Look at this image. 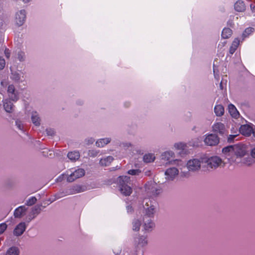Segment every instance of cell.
Segmentation results:
<instances>
[{
	"instance_id": "cell-1",
	"label": "cell",
	"mask_w": 255,
	"mask_h": 255,
	"mask_svg": "<svg viewBox=\"0 0 255 255\" xmlns=\"http://www.w3.org/2000/svg\"><path fill=\"white\" fill-rule=\"evenodd\" d=\"M27 13L25 10L19 11L15 14V22L18 27L22 26L26 22Z\"/></svg>"
},
{
	"instance_id": "cell-2",
	"label": "cell",
	"mask_w": 255,
	"mask_h": 255,
	"mask_svg": "<svg viewBox=\"0 0 255 255\" xmlns=\"http://www.w3.org/2000/svg\"><path fill=\"white\" fill-rule=\"evenodd\" d=\"M85 170H84L83 169L80 168V169L76 170L74 172H73L71 175H70L67 177V181L68 182H72L74 181L75 180H77V179L83 177L85 176Z\"/></svg>"
},
{
	"instance_id": "cell-3",
	"label": "cell",
	"mask_w": 255,
	"mask_h": 255,
	"mask_svg": "<svg viewBox=\"0 0 255 255\" xmlns=\"http://www.w3.org/2000/svg\"><path fill=\"white\" fill-rule=\"evenodd\" d=\"M219 138L215 134L208 135L204 140L205 144L208 146H215L219 143Z\"/></svg>"
},
{
	"instance_id": "cell-4",
	"label": "cell",
	"mask_w": 255,
	"mask_h": 255,
	"mask_svg": "<svg viewBox=\"0 0 255 255\" xmlns=\"http://www.w3.org/2000/svg\"><path fill=\"white\" fill-rule=\"evenodd\" d=\"M187 167L189 170L191 172H197L200 169V162L197 159H192L190 160L187 163Z\"/></svg>"
},
{
	"instance_id": "cell-5",
	"label": "cell",
	"mask_w": 255,
	"mask_h": 255,
	"mask_svg": "<svg viewBox=\"0 0 255 255\" xmlns=\"http://www.w3.org/2000/svg\"><path fill=\"white\" fill-rule=\"evenodd\" d=\"M222 163V160L219 157H212L209 158L207 162L208 165L212 169H216L220 165H221Z\"/></svg>"
},
{
	"instance_id": "cell-6",
	"label": "cell",
	"mask_w": 255,
	"mask_h": 255,
	"mask_svg": "<svg viewBox=\"0 0 255 255\" xmlns=\"http://www.w3.org/2000/svg\"><path fill=\"white\" fill-rule=\"evenodd\" d=\"M240 132L242 135L245 137H250L254 134L253 128L248 125H245L241 126L240 129Z\"/></svg>"
},
{
	"instance_id": "cell-7",
	"label": "cell",
	"mask_w": 255,
	"mask_h": 255,
	"mask_svg": "<svg viewBox=\"0 0 255 255\" xmlns=\"http://www.w3.org/2000/svg\"><path fill=\"white\" fill-rule=\"evenodd\" d=\"M179 174V170L175 167L168 168L165 172V175L167 176V179L170 180H174L177 177Z\"/></svg>"
},
{
	"instance_id": "cell-8",
	"label": "cell",
	"mask_w": 255,
	"mask_h": 255,
	"mask_svg": "<svg viewBox=\"0 0 255 255\" xmlns=\"http://www.w3.org/2000/svg\"><path fill=\"white\" fill-rule=\"evenodd\" d=\"M119 191L123 195L126 196H129L133 192L132 187L126 184H120L119 186Z\"/></svg>"
},
{
	"instance_id": "cell-9",
	"label": "cell",
	"mask_w": 255,
	"mask_h": 255,
	"mask_svg": "<svg viewBox=\"0 0 255 255\" xmlns=\"http://www.w3.org/2000/svg\"><path fill=\"white\" fill-rule=\"evenodd\" d=\"M25 230H26L25 223H20L14 230V234L16 236H21L24 233V232L25 231Z\"/></svg>"
},
{
	"instance_id": "cell-10",
	"label": "cell",
	"mask_w": 255,
	"mask_h": 255,
	"mask_svg": "<svg viewBox=\"0 0 255 255\" xmlns=\"http://www.w3.org/2000/svg\"><path fill=\"white\" fill-rule=\"evenodd\" d=\"M234 9L237 12L243 13L246 11V6L243 1H238L234 5Z\"/></svg>"
},
{
	"instance_id": "cell-11",
	"label": "cell",
	"mask_w": 255,
	"mask_h": 255,
	"mask_svg": "<svg viewBox=\"0 0 255 255\" xmlns=\"http://www.w3.org/2000/svg\"><path fill=\"white\" fill-rule=\"evenodd\" d=\"M111 141V139L110 138L101 139H98L96 142V146L98 148H103L104 146H106L107 145H108L109 143H110Z\"/></svg>"
},
{
	"instance_id": "cell-12",
	"label": "cell",
	"mask_w": 255,
	"mask_h": 255,
	"mask_svg": "<svg viewBox=\"0 0 255 255\" xmlns=\"http://www.w3.org/2000/svg\"><path fill=\"white\" fill-rule=\"evenodd\" d=\"M4 107L6 111L9 113H12L14 111V104H13V103L8 99H7L5 101L4 103Z\"/></svg>"
},
{
	"instance_id": "cell-13",
	"label": "cell",
	"mask_w": 255,
	"mask_h": 255,
	"mask_svg": "<svg viewBox=\"0 0 255 255\" xmlns=\"http://www.w3.org/2000/svg\"><path fill=\"white\" fill-rule=\"evenodd\" d=\"M32 121L33 124L34 125V126L39 127L41 125V118L39 117V115L38 113L36 111H34L32 112Z\"/></svg>"
},
{
	"instance_id": "cell-14",
	"label": "cell",
	"mask_w": 255,
	"mask_h": 255,
	"mask_svg": "<svg viewBox=\"0 0 255 255\" xmlns=\"http://www.w3.org/2000/svg\"><path fill=\"white\" fill-rule=\"evenodd\" d=\"M213 129L215 132L219 133L220 134H224L225 132L224 125L220 123H218L215 124L213 126Z\"/></svg>"
},
{
	"instance_id": "cell-15",
	"label": "cell",
	"mask_w": 255,
	"mask_h": 255,
	"mask_svg": "<svg viewBox=\"0 0 255 255\" xmlns=\"http://www.w3.org/2000/svg\"><path fill=\"white\" fill-rule=\"evenodd\" d=\"M228 108H229V112L230 114L233 118L238 119V118H239V116H240L239 113L234 106L232 104H230Z\"/></svg>"
},
{
	"instance_id": "cell-16",
	"label": "cell",
	"mask_w": 255,
	"mask_h": 255,
	"mask_svg": "<svg viewBox=\"0 0 255 255\" xmlns=\"http://www.w3.org/2000/svg\"><path fill=\"white\" fill-rule=\"evenodd\" d=\"M113 160H114V158L111 156H109L101 159L100 161L99 164L103 167H107L112 163Z\"/></svg>"
},
{
	"instance_id": "cell-17",
	"label": "cell",
	"mask_w": 255,
	"mask_h": 255,
	"mask_svg": "<svg viewBox=\"0 0 255 255\" xmlns=\"http://www.w3.org/2000/svg\"><path fill=\"white\" fill-rule=\"evenodd\" d=\"M80 153L78 151H73L69 152L67 157L69 160L74 161H76L80 158Z\"/></svg>"
},
{
	"instance_id": "cell-18",
	"label": "cell",
	"mask_w": 255,
	"mask_h": 255,
	"mask_svg": "<svg viewBox=\"0 0 255 255\" xmlns=\"http://www.w3.org/2000/svg\"><path fill=\"white\" fill-rule=\"evenodd\" d=\"M26 208L24 206H20L15 209L14 215L16 218H20L23 215L26 213Z\"/></svg>"
},
{
	"instance_id": "cell-19",
	"label": "cell",
	"mask_w": 255,
	"mask_h": 255,
	"mask_svg": "<svg viewBox=\"0 0 255 255\" xmlns=\"http://www.w3.org/2000/svg\"><path fill=\"white\" fill-rule=\"evenodd\" d=\"M240 44V40L238 38H236L233 41L232 44L230 49V53L231 54H233L236 50Z\"/></svg>"
},
{
	"instance_id": "cell-20",
	"label": "cell",
	"mask_w": 255,
	"mask_h": 255,
	"mask_svg": "<svg viewBox=\"0 0 255 255\" xmlns=\"http://www.w3.org/2000/svg\"><path fill=\"white\" fill-rule=\"evenodd\" d=\"M233 34V31L229 28L225 27L222 32V36L224 39H228L231 37Z\"/></svg>"
},
{
	"instance_id": "cell-21",
	"label": "cell",
	"mask_w": 255,
	"mask_h": 255,
	"mask_svg": "<svg viewBox=\"0 0 255 255\" xmlns=\"http://www.w3.org/2000/svg\"><path fill=\"white\" fill-rule=\"evenodd\" d=\"M175 157L174 152L172 151H167L163 153L162 158L165 160H169L174 158Z\"/></svg>"
},
{
	"instance_id": "cell-22",
	"label": "cell",
	"mask_w": 255,
	"mask_h": 255,
	"mask_svg": "<svg viewBox=\"0 0 255 255\" xmlns=\"http://www.w3.org/2000/svg\"><path fill=\"white\" fill-rule=\"evenodd\" d=\"M156 160V157L155 155L153 153H148L145 155L143 160L144 162L146 163H151L155 161Z\"/></svg>"
},
{
	"instance_id": "cell-23",
	"label": "cell",
	"mask_w": 255,
	"mask_h": 255,
	"mask_svg": "<svg viewBox=\"0 0 255 255\" xmlns=\"http://www.w3.org/2000/svg\"><path fill=\"white\" fill-rule=\"evenodd\" d=\"M214 112L216 116L221 117L224 114V108L221 105H218L215 107Z\"/></svg>"
},
{
	"instance_id": "cell-24",
	"label": "cell",
	"mask_w": 255,
	"mask_h": 255,
	"mask_svg": "<svg viewBox=\"0 0 255 255\" xmlns=\"http://www.w3.org/2000/svg\"><path fill=\"white\" fill-rule=\"evenodd\" d=\"M118 182L119 184H127L130 182V179L127 176H120L118 179Z\"/></svg>"
},
{
	"instance_id": "cell-25",
	"label": "cell",
	"mask_w": 255,
	"mask_h": 255,
	"mask_svg": "<svg viewBox=\"0 0 255 255\" xmlns=\"http://www.w3.org/2000/svg\"><path fill=\"white\" fill-rule=\"evenodd\" d=\"M20 250L17 247H12L7 252L6 255H19Z\"/></svg>"
},
{
	"instance_id": "cell-26",
	"label": "cell",
	"mask_w": 255,
	"mask_h": 255,
	"mask_svg": "<svg viewBox=\"0 0 255 255\" xmlns=\"http://www.w3.org/2000/svg\"><path fill=\"white\" fill-rule=\"evenodd\" d=\"M141 227V222L138 220H135L133 222V229L134 231L137 232L139 230Z\"/></svg>"
},
{
	"instance_id": "cell-27",
	"label": "cell",
	"mask_w": 255,
	"mask_h": 255,
	"mask_svg": "<svg viewBox=\"0 0 255 255\" xmlns=\"http://www.w3.org/2000/svg\"><path fill=\"white\" fill-rule=\"evenodd\" d=\"M254 31V28H253V27H248V28H247L244 32L243 34V36L244 37V38L247 37V36H248L251 34H252V32H253Z\"/></svg>"
},
{
	"instance_id": "cell-28",
	"label": "cell",
	"mask_w": 255,
	"mask_h": 255,
	"mask_svg": "<svg viewBox=\"0 0 255 255\" xmlns=\"http://www.w3.org/2000/svg\"><path fill=\"white\" fill-rule=\"evenodd\" d=\"M186 144L183 143V142L177 143L174 145V147L177 150H183L186 148Z\"/></svg>"
},
{
	"instance_id": "cell-29",
	"label": "cell",
	"mask_w": 255,
	"mask_h": 255,
	"mask_svg": "<svg viewBox=\"0 0 255 255\" xmlns=\"http://www.w3.org/2000/svg\"><path fill=\"white\" fill-rule=\"evenodd\" d=\"M36 200H36V197H31L27 201L26 204H27V206H32V205H34L36 203Z\"/></svg>"
},
{
	"instance_id": "cell-30",
	"label": "cell",
	"mask_w": 255,
	"mask_h": 255,
	"mask_svg": "<svg viewBox=\"0 0 255 255\" xmlns=\"http://www.w3.org/2000/svg\"><path fill=\"white\" fill-rule=\"evenodd\" d=\"M6 62L4 58L0 56V71L3 70L5 67Z\"/></svg>"
},
{
	"instance_id": "cell-31",
	"label": "cell",
	"mask_w": 255,
	"mask_h": 255,
	"mask_svg": "<svg viewBox=\"0 0 255 255\" xmlns=\"http://www.w3.org/2000/svg\"><path fill=\"white\" fill-rule=\"evenodd\" d=\"M8 92L9 93V95L15 93V88L14 85H10L9 86L8 89Z\"/></svg>"
},
{
	"instance_id": "cell-32",
	"label": "cell",
	"mask_w": 255,
	"mask_h": 255,
	"mask_svg": "<svg viewBox=\"0 0 255 255\" xmlns=\"http://www.w3.org/2000/svg\"><path fill=\"white\" fill-rule=\"evenodd\" d=\"M141 172L139 170H132L128 172V174L132 175H137L139 174Z\"/></svg>"
},
{
	"instance_id": "cell-33",
	"label": "cell",
	"mask_w": 255,
	"mask_h": 255,
	"mask_svg": "<svg viewBox=\"0 0 255 255\" xmlns=\"http://www.w3.org/2000/svg\"><path fill=\"white\" fill-rule=\"evenodd\" d=\"M7 227V225L5 223H2L1 224H0V235L5 231Z\"/></svg>"
},
{
	"instance_id": "cell-34",
	"label": "cell",
	"mask_w": 255,
	"mask_h": 255,
	"mask_svg": "<svg viewBox=\"0 0 255 255\" xmlns=\"http://www.w3.org/2000/svg\"><path fill=\"white\" fill-rule=\"evenodd\" d=\"M233 150V147L232 146H228L226 148H224L223 150V153L224 154H227V153H230V151Z\"/></svg>"
},
{
	"instance_id": "cell-35",
	"label": "cell",
	"mask_w": 255,
	"mask_h": 255,
	"mask_svg": "<svg viewBox=\"0 0 255 255\" xmlns=\"http://www.w3.org/2000/svg\"><path fill=\"white\" fill-rule=\"evenodd\" d=\"M46 133L49 136H53L55 134L54 130L52 129H46Z\"/></svg>"
},
{
	"instance_id": "cell-36",
	"label": "cell",
	"mask_w": 255,
	"mask_h": 255,
	"mask_svg": "<svg viewBox=\"0 0 255 255\" xmlns=\"http://www.w3.org/2000/svg\"><path fill=\"white\" fill-rule=\"evenodd\" d=\"M91 151L92 152V153H91L90 151H89V156H91V157H95L94 154H95V155L97 156V154H98V151Z\"/></svg>"
},
{
	"instance_id": "cell-37",
	"label": "cell",
	"mask_w": 255,
	"mask_h": 255,
	"mask_svg": "<svg viewBox=\"0 0 255 255\" xmlns=\"http://www.w3.org/2000/svg\"><path fill=\"white\" fill-rule=\"evenodd\" d=\"M5 53V55H6V56H7V57L8 58V57H10V51L9 50V49L6 48Z\"/></svg>"
},
{
	"instance_id": "cell-38",
	"label": "cell",
	"mask_w": 255,
	"mask_h": 255,
	"mask_svg": "<svg viewBox=\"0 0 255 255\" xmlns=\"http://www.w3.org/2000/svg\"><path fill=\"white\" fill-rule=\"evenodd\" d=\"M251 155H252V157L253 158H255V149H253V150H252V151H251Z\"/></svg>"
},
{
	"instance_id": "cell-39",
	"label": "cell",
	"mask_w": 255,
	"mask_h": 255,
	"mask_svg": "<svg viewBox=\"0 0 255 255\" xmlns=\"http://www.w3.org/2000/svg\"><path fill=\"white\" fill-rule=\"evenodd\" d=\"M251 10H252L253 12H254V11H255V5H254V4H251Z\"/></svg>"
}]
</instances>
